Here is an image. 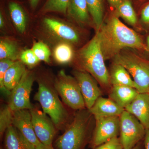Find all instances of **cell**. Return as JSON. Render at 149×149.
Here are the masks:
<instances>
[{
    "label": "cell",
    "instance_id": "1",
    "mask_svg": "<svg viewBox=\"0 0 149 149\" xmlns=\"http://www.w3.org/2000/svg\"><path fill=\"white\" fill-rule=\"evenodd\" d=\"M105 60L112 59L124 49L147 51L140 35L123 23L114 13L104 21L98 32Z\"/></svg>",
    "mask_w": 149,
    "mask_h": 149
},
{
    "label": "cell",
    "instance_id": "2",
    "mask_svg": "<svg viewBox=\"0 0 149 149\" xmlns=\"http://www.w3.org/2000/svg\"><path fill=\"white\" fill-rule=\"evenodd\" d=\"M73 61L75 69L90 73L97 81L102 89L108 93L111 87L109 71L105 63L97 33L76 52Z\"/></svg>",
    "mask_w": 149,
    "mask_h": 149
},
{
    "label": "cell",
    "instance_id": "3",
    "mask_svg": "<svg viewBox=\"0 0 149 149\" xmlns=\"http://www.w3.org/2000/svg\"><path fill=\"white\" fill-rule=\"evenodd\" d=\"M95 118L88 109L76 111L64 133L54 143L55 149H84L90 143Z\"/></svg>",
    "mask_w": 149,
    "mask_h": 149
},
{
    "label": "cell",
    "instance_id": "4",
    "mask_svg": "<svg viewBox=\"0 0 149 149\" xmlns=\"http://www.w3.org/2000/svg\"><path fill=\"white\" fill-rule=\"evenodd\" d=\"M34 100L40 103L43 111L50 118L58 130L65 128L69 123V113L54 88L45 82L39 81Z\"/></svg>",
    "mask_w": 149,
    "mask_h": 149
},
{
    "label": "cell",
    "instance_id": "5",
    "mask_svg": "<svg viewBox=\"0 0 149 149\" xmlns=\"http://www.w3.org/2000/svg\"><path fill=\"white\" fill-rule=\"evenodd\" d=\"M112 60L127 70L139 93H149V61L128 48L122 50Z\"/></svg>",
    "mask_w": 149,
    "mask_h": 149
},
{
    "label": "cell",
    "instance_id": "6",
    "mask_svg": "<svg viewBox=\"0 0 149 149\" xmlns=\"http://www.w3.org/2000/svg\"><path fill=\"white\" fill-rule=\"evenodd\" d=\"M54 88L70 108L77 111L86 108L80 86L74 76L60 70L55 79Z\"/></svg>",
    "mask_w": 149,
    "mask_h": 149
},
{
    "label": "cell",
    "instance_id": "7",
    "mask_svg": "<svg viewBox=\"0 0 149 149\" xmlns=\"http://www.w3.org/2000/svg\"><path fill=\"white\" fill-rule=\"evenodd\" d=\"M42 26L46 35L56 43L67 42L75 46L81 42V32L77 27L66 22L48 17L43 18Z\"/></svg>",
    "mask_w": 149,
    "mask_h": 149
},
{
    "label": "cell",
    "instance_id": "8",
    "mask_svg": "<svg viewBox=\"0 0 149 149\" xmlns=\"http://www.w3.org/2000/svg\"><path fill=\"white\" fill-rule=\"evenodd\" d=\"M146 129L135 116L124 110L120 116L119 139L123 149H132L144 139Z\"/></svg>",
    "mask_w": 149,
    "mask_h": 149
},
{
    "label": "cell",
    "instance_id": "9",
    "mask_svg": "<svg viewBox=\"0 0 149 149\" xmlns=\"http://www.w3.org/2000/svg\"><path fill=\"white\" fill-rule=\"evenodd\" d=\"M34 72L27 70L20 82L11 92L8 105L13 111L32 109L30 94L35 80Z\"/></svg>",
    "mask_w": 149,
    "mask_h": 149
},
{
    "label": "cell",
    "instance_id": "10",
    "mask_svg": "<svg viewBox=\"0 0 149 149\" xmlns=\"http://www.w3.org/2000/svg\"><path fill=\"white\" fill-rule=\"evenodd\" d=\"M95 118V125L89 143L92 149L113 138L118 137L120 134V116Z\"/></svg>",
    "mask_w": 149,
    "mask_h": 149
},
{
    "label": "cell",
    "instance_id": "11",
    "mask_svg": "<svg viewBox=\"0 0 149 149\" xmlns=\"http://www.w3.org/2000/svg\"><path fill=\"white\" fill-rule=\"evenodd\" d=\"M29 110L37 139L43 144L52 146L57 129L52 120L46 113L35 107Z\"/></svg>",
    "mask_w": 149,
    "mask_h": 149
},
{
    "label": "cell",
    "instance_id": "12",
    "mask_svg": "<svg viewBox=\"0 0 149 149\" xmlns=\"http://www.w3.org/2000/svg\"><path fill=\"white\" fill-rule=\"evenodd\" d=\"M72 74L80 86L85 107L90 109L97 99L102 96V91L99 83L92 75L85 71L75 69Z\"/></svg>",
    "mask_w": 149,
    "mask_h": 149
},
{
    "label": "cell",
    "instance_id": "13",
    "mask_svg": "<svg viewBox=\"0 0 149 149\" xmlns=\"http://www.w3.org/2000/svg\"><path fill=\"white\" fill-rule=\"evenodd\" d=\"M13 125L20 131L28 141L36 146L40 143L34 131L29 110L14 111Z\"/></svg>",
    "mask_w": 149,
    "mask_h": 149
},
{
    "label": "cell",
    "instance_id": "14",
    "mask_svg": "<svg viewBox=\"0 0 149 149\" xmlns=\"http://www.w3.org/2000/svg\"><path fill=\"white\" fill-rule=\"evenodd\" d=\"M125 110L137 118L146 130L149 128V93H139Z\"/></svg>",
    "mask_w": 149,
    "mask_h": 149
},
{
    "label": "cell",
    "instance_id": "15",
    "mask_svg": "<svg viewBox=\"0 0 149 149\" xmlns=\"http://www.w3.org/2000/svg\"><path fill=\"white\" fill-rule=\"evenodd\" d=\"M91 113L96 118L120 116L124 109L109 98L100 97L93 107L89 109Z\"/></svg>",
    "mask_w": 149,
    "mask_h": 149
},
{
    "label": "cell",
    "instance_id": "16",
    "mask_svg": "<svg viewBox=\"0 0 149 149\" xmlns=\"http://www.w3.org/2000/svg\"><path fill=\"white\" fill-rule=\"evenodd\" d=\"M67 14L80 26L90 25L91 17L86 0H69Z\"/></svg>",
    "mask_w": 149,
    "mask_h": 149
},
{
    "label": "cell",
    "instance_id": "17",
    "mask_svg": "<svg viewBox=\"0 0 149 149\" xmlns=\"http://www.w3.org/2000/svg\"><path fill=\"white\" fill-rule=\"evenodd\" d=\"M139 93L135 88L128 86H112L109 91V98L125 109Z\"/></svg>",
    "mask_w": 149,
    "mask_h": 149
},
{
    "label": "cell",
    "instance_id": "18",
    "mask_svg": "<svg viewBox=\"0 0 149 149\" xmlns=\"http://www.w3.org/2000/svg\"><path fill=\"white\" fill-rule=\"evenodd\" d=\"M4 144L6 149H36V146L13 125L6 130Z\"/></svg>",
    "mask_w": 149,
    "mask_h": 149
},
{
    "label": "cell",
    "instance_id": "19",
    "mask_svg": "<svg viewBox=\"0 0 149 149\" xmlns=\"http://www.w3.org/2000/svg\"><path fill=\"white\" fill-rule=\"evenodd\" d=\"M109 71L111 86H128L136 88V84L131 75L121 64L112 61Z\"/></svg>",
    "mask_w": 149,
    "mask_h": 149
},
{
    "label": "cell",
    "instance_id": "20",
    "mask_svg": "<svg viewBox=\"0 0 149 149\" xmlns=\"http://www.w3.org/2000/svg\"><path fill=\"white\" fill-rule=\"evenodd\" d=\"M25 65L21 61L17 60L7 70L3 82L5 87L8 91L11 92L20 82L27 70Z\"/></svg>",
    "mask_w": 149,
    "mask_h": 149
},
{
    "label": "cell",
    "instance_id": "21",
    "mask_svg": "<svg viewBox=\"0 0 149 149\" xmlns=\"http://www.w3.org/2000/svg\"><path fill=\"white\" fill-rule=\"evenodd\" d=\"M74 47L72 44L67 42L56 43L52 53L55 61L60 64H66L72 62L76 54Z\"/></svg>",
    "mask_w": 149,
    "mask_h": 149
},
{
    "label": "cell",
    "instance_id": "22",
    "mask_svg": "<svg viewBox=\"0 0 149 149\" xmlns=\"http://www.w3.org/2000/svg\"><path fill=\"white\" fill-rule=\"evenodd\" d=\"M12 21L17 31L23 34L27 29L28 18L26 12L18 3L12 1L8 5Z\"/></svg>",
    "mask_w": 149,
    "mask_h": 149
},
{
    "label": "cell",
    "instance_id": "23",
    "mask_svg": "<svg viewBox=\"0 0 149 149\" xmlns=\"http://www.w3.org/2000/svg\"><path fill=\"white\" fill-rule=\"evenodd\" d=\"M20 53L17 42L14 40L1 37L0 40V60L8 59L16 61Z\"/></svg>",
    "mask_w": 149,
    "mask_h": 149
},
{
    "label": "cell",
    "instance_id": "24",
    "mask_svg": "<svg viewBox=\"0 0 149 149\" xmlns=\"http://www.w3.org/2000/svg\"><path fill=\"white\" fill-rule=\"evenodd\" d=\"M86 1L96 32H98L104 21V0H86Z\"/></svg>",
    "mask_w": 149,
    "mask_h": 149
},
{
    "label": "cell",
    "instance_id": "25",
    "mask_svg": "<svg viewBox=\"0 0 149 149\" xmlns=\"http://www.w3.org/2000/svg\"><path fill=\"white\" fill-rule=\"evenodd\" d=\"M114 14L121 17L129 25L136 27L138 24V18L131 0H122V2L115 10Z\"/></svg>",
    "mask_w": 149,
    "mask_h": 149
},
{
    "label": "cell",
    "instance_id": "26",
    "mask_svg": "<svg viewBox=\"0 0 149 149\" xmlns=\"http://www.w3.org/2000/svg\"><path fill=\"white\" fill-rule=\"evenodd\" d=\"M69 0H47L42 8V13L57 12L66 14Z\"/></svg>",
    "mask_w": 149,
    "mask_h": 149
},
{
    "label": "cell",
    "instance_id": "27",
    "mask_svg": "<svg viewBox=\"0 0 149 149\" xmlns=\"http://www.w3.org/2000/svg\"><path fill=\"white\" fill-rule=\"evenodd\" d=\"M14 111L8 105L5 106L0 111V137L3 138L6 130L13 125Z\"/></svg>",
    "mask_w": 149,
    "mask_h": 149
},
{
    "label": "cell",
    "instance_id": "28",
    "mask_svg": "<svg viewBox=\"0 0 149 149\" xmlns=\"http://www.w3.org/2000/svg\"><path fill=\"white\" fill-rule=\"evenodd\" d=\"M32 49L40 61L49 63L51 52L45 43L42 41L35 42L33 44Z\"/></svg>",
    "mask_w": 149,
    "mask_h": 149
},
{
    "label": "cell",
    "instance_id": "29",
    "mask_svg": "<svg viewBox=\"0 0 149 149\" xmlns=\"http://www.w3.org/2000/svg\"><path fill=\"white\" fill-rule=\"evenodd\" d=\"M19 59L23 64L31 68L35 67L40 61L32 49H27L21 52Z\"/></svg>",
    "mask_w": 149,
    "mask_h": 149
},
{
    "label": "cell",
    "instance_id": "30",
    "mask_svg": "<svg viewBox=\"0 0 149 149\" xmlns=\"http://www.w3.org/2000/svg\"><path fill=\"white\" fill-rule=\"evenodd\" d=\"M15 61L8 59L0 60V88L1 93L6 95L10 96L11 92L8 91L4 85V77L7 70Z\"/></svg>",
    "mask_w": 149,
    "mask_h": 149
},
{
    "label": "cell",
    "instance_id": "31",
    "mask_svg": "<svg viewBox=\"0 0 149 149\" xmlns=\"http://www.w3.org/2000/svg\"><path fill=\"white\" fill-rule=\"evenodd\" d=\"M94 149H123L119 137H116Z\"/></svg>",
    "mask_w": 149,
    "mask_h": 149
},
{
    "label": "cell",
    "instance_id": "32",
    "mask_svg": "<svg viewBox=\"0 0 149 149\" xmlns=\"http://www.w3.org/2000/svg\"><path fill=\"white\" fill-rule=\"evenodd\" d=\"M141 20L145 24H149V3L144 7L141 13Z\"/></svg>",
    "mask_w": 149,
    "mask_h": 149
},
{
    "label": "cell",
    "instance_id": "33",
    "mask_svg": "<svg viewBox=\"0 0 149 149\" xmlns=\"http://www.w3.org/2000/svg\"><path fill=\"white\" fill-rule=\"evenodd\" d=\"M109 4L113 8L116 9L118 7L122 2V0H107Z\"/></svg>",
    "mask_w": 149,
    "mask_h": 149
},
{
    "label": "cell",
    "instance_id": "34",
    "mask_svg": "<svg viewBox=\"0 0 149 149\" xmlns=\"http://www.w3.org/2000/svg\"><path fill=\"white\" fill-rule=\"evenodd\" d=\"M144 139L145 149H149V128L146 130Z\"/></svg>",
    "mask_w": 149,
    "mask_h": 149
},
{
    "label": "cell",
    "instance_id": "35",
    "mask_svg": "<svg viewBox=\"0 0 149 149\" xmlns=\"http://www.w3.org/2000/svg\"><path fill=\"white\" fill-rule=\"evenodd\" d=\"M36 147V149H55L52 145L47 146L42 143L41 142Z\"/></svg>",
    "mask_w": 149,
    "mask_h": 149
},
{
    "label": "cell",
    "instance_id": "36",
    "mask_svg": "<svg viewBox=\"0 0 149 149\" xmlns=\"http://www.w3.org/2000/svg\"><path fill=\"white\" fill-rule=\"evenodd\" d=\"M40 0H29L30 6L32 9L35 10L37 8Z\"/></svg>",
    "mask_w": 149,
    "mask_h": 149
},
{
    "label": "cell",
    "instance_id": "37",
    "mask_svg": "<svg viewBox=\"0 0 149 149\" xmlns=\"http://www.w3.org/2000/svg\"><path fill=\"white\" fill-rule=\"evenodd\" d=\"M5 25V21L4 17L2 13L1 12L0 13V28L1 29H3L4 28Z\"/></svg>",
    "mask_w": 149,
    "mask_h": 149
},
{
    "label": "cell",
    "instance_id": "38",
    "mask_svg": "<svg viewBox=\"0 0 149 149\" xmlns=\"http://www.w3.org/2000/svg\"><path fill=\"white\" fill-rule=\"evenodd\" d=\"M142 148H143V144L142 142H141L132 149H142Z\"/></svg>",
    "mask_w": 149,
    "mask_h": 149
},
{
    "label": "cell",
    "instance_id": "39",
    "mask_svg": "<svg viewBox=\"0 0 149 149\" xmlns=\"http://www.w3.org/2000/svg\"><path fill=\"white\" fill-rule=\"evenodd\" d=\"M147 44H148V47L149 49V35L148 36V38H147Z\"/></svg>",
    "mask_w": 149,
    "mask_h": 149
},
{
    "label": "cell",
    "instance_id": "40",
    "mask_svg": "<svg viewBox=\"0 0 149 149\" xmlns=\"http://www.w3.org/2000/svg\"><path fill=\"white\" fill-rule=\"evenodd\" d=\"M3 149V148H1V149Z\"/></svg>",
    "mask_w": 149,
    "mask_h": 149
},
{
    "label": "cell",
    "instance_id": "41",
    "mask_svg": "<svg viewBox=\"0 0 149 149\" xmlns=\"http://www.w3.org/2000/svg\"><path fill=\"white\" fill-rule=\"evenodd\" d=\"M135 1H136V0H135Z\"/></svg>",
    "mask_w": 149,
    "mask_h": 149
}]
</instances>
